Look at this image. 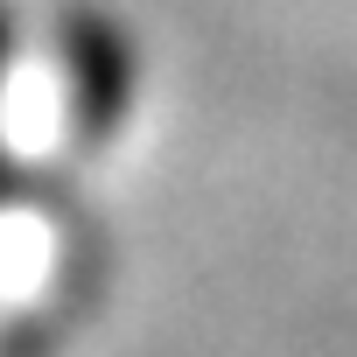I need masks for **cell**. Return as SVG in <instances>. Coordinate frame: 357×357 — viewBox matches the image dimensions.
I'll list each match as a JSON object with an SVG mask.
<instances>
[{
    "mask_svg": "<svg viewBox=\"0 0 357 357\" xmlns=\"http://www.w3.org/2000/svg\"><path fill=\"white\" fill-rule=\"evenodd\" d=\"M15 50H22V29H15V8H8V0H0V77H8Z\"/></svg>",
    "mask_w": 357,
    "mask_h": 357,
    "instance_id": "cell-1",
    "label": "cell"
},
{
    "mask_svg": "<svg viewBox=\"0 0 357 357\" xmlns=\"http://www.w3.org/2000/svg\"><path fill=\"white\" fill-rule=\"evenodd\" d=\"M15 183H22V168H15V154H8V147H0V204L15 197Z\"/></svg>",
    "mask_w": 357,
    "mask_h": 357,
    "instance_id": "cell-2",
    "label": "cell"
}]
</instances>
